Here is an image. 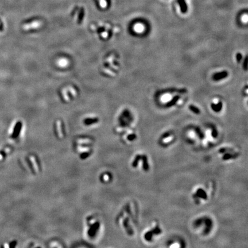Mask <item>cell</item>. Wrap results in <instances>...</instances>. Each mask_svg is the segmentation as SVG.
Segmentation results:
<instances>
[{
    "label": "cell",
    "instance_id": "obj_1",
    "mask_svg": "<svg viewBox=\"0 0 248 248\" xmlns=\"http://www.w3.org/2000/svg\"><path fill=\"white\" fill-rule=\"evenodd\" d=\"M41 25V23L40 21H34L31 23L25 24L23 26V28L24 30H29L31 29L37 28Z\"/></svg>",
    "mask_w": 248,
    "mask_h": 248
},
{
    "label": "cell",
    "instance_id": "obj_2",
    "mask_svg": "<svg viewBox=\"0 0 248 248\" xmlns=\"http://www.w3.org/2000/svg\"><path fill=\"white\" fill-rule=\"evenodd\" d=\"M228 72L226 71H223L218 72V73H216L214 75H213L212 79L215 81L222 80L224 78H226L228 76Z\"/></svg>",
    "mask_w": 248,
    "mask_h": 248
},
{
    "label": "cell",
    "instance_id": "obj_3",
    "mask_svg": "<svg viewBox=\"0 0 248 248\" xmlns=\"http://www.w3.org/2000/svg\"><path fill=\"white\" fill-rule=\"evenodd\" d=\"M22 127V124L21 122H17V124H16L15 128H14V130L13 131V134L12 136V137L13 138H15L19 135V133H20L21 129Z\"/></svg>",
    "mask_w": 248,
    "mask_h": 248
},
{
    "label": "cell",
    "instance_id": "obj_4",
    "mask_svg": "<svg viewBox=\"0 0 248 248\" xmlns=\"http://www.w3.org/2000/svg\"><path fill=\"white\" fill-rule=\"evenodd\" d=\"M204 222L206 224V229H205V234H208L212 228V223L211 220L208 218H204Z\"/></svg>",
    "mask_w": 248,
    "mask_h": 248
},
{
    "label": "cell",
    "instance_id": "obj_5",
    "mask_svg": "<svg viewBox=\"0 0 248 248\" xmlns=\"http://www.w3.org/2000/svg\"><path fill=\"white\" fill-rule=\"evenodd\" d=\"M196 195L200 198H202L205 199V200L207 199V195L206 192L202 188L198 189L197 191L196 192Z\"/></svg>",
    "mask_w": 248,
    "mask_h": 248
},
{
    "label": "cell",
    "instance_id": "obj_6",
    "mask_svg": "<svg viewBox=\"0 0 248 248\" xmlns=\"http://www.w3.org/2000/svg\"><path fill=\"white\" fill-rule=\"evenodd\" d=\"M211 107L215 112H219L222 109V103L221 102H219L217 104L212 103L211 104Z\"/></svg>",
    "mask_w": 248,
    "mask_h": 248
},
{
    "label": "cell",
    "instance_id": "obj_7",
    "mask_svg": "<svg viewBox=\"0 0 248 248\" xmlns=\"http://www.w3.org/2000/svg\"><path fill=\"white\" fill-rule=\"evenodd\" d=\"M180 99V97L179 95H176L170 101H169L166 104V107H171V106H174V105H175L176 103H177V102L178 101V100Z\"/></svg>",
    "mask_w": 248,
    "mask_h": 248
},
{
    "label": "cell",
    "instance_id": "obj_8",
    "mask_svg": "<svg viewBox=\"0 0 248 248\" xmlns=\"http://www.w3.org/2000/svg\"><path fill=\"white\" fill-rule=\"evenodd\" d=\"M238 155V154H231V153H226L223 155L222 159L224 160H227L231 159H235L237 157Z\"/></svg>",
    "mask_w": 248,
    "mask_h": 248
},
{
    "label": "cell",
    "instance_id": "obj_9",
    "mask_svg": "<svg viewBox=\"0 0 248 248\" xmlns=\"http://www.w3.org/2000/svg\"><path fill=\"white\" fill-rule=\"evenodd\" d=\"M143 168L145 171H148L149 169V165L148 163V159L147 156H143Z\"/></svg>",
    "mask_w": 248,
    "mask_h": 248
},
{
    "label": "cell",
    "instance_id": "obj_10",
    "mask_svg": "<svg viewBox=\"0 0 248 248\" xmlns=\"http://www.w3.org/2000/svg\"><path fill=\"white\" fill-rule=\"evenodd\" d=\"M98 227H99V223H96L95 224H94V225L93 226V227L90 229V230L89 231V232H88V233H89V235L91 236H93V235H94V233L96 232V231H97V230L98 229Z\"/></svg>",
    "mask_w": 248,
    "mask_h": 248
},
{
    "label": "cell",
    "instance_id": "obj_11",
    "mask_svg": "<svg viewBox=\"0 0 248 248\" xmlns=\"http://www.w3.org/2000/svg\"><path fill=\"white\" fill-rule=\"evenodd\" d=\"M188 107H189V109H190V110H191L192 112H193V113L195 114H199L200 113V109H199V108H198L197 107H196V106H195L194 105H190Z\"/></svg>",
    "mask_w": 248,
    "mask_h": 248
},
{
    "label": "cell",
    "instance_id": "obj_12",
    "mask_svg": "<svg viewBox=\"0 0 248 248\" xmlns=\"http://www.w3.org/2000/svg\"><path fill=\"white\" fill-rule=\"evenodd\" d=\"M242 67L243 69L245 71L248 70V55H246L244 59H243Z\"/></svg>",
    "mask_w": 248,
    "mask_h": 248
},
{
    "label": "cell",
    "instance_id": "obj_13",
    "mask_svg": "<svg viewBox=\"0 0 248 248\" xmlns=\"http://www.w3.org/2000/svg\"><path fill=\"white\" fill-rule=\"evenodd\" d=\"M153 236V233L152 231H148V232L145 235V238L146 240H147L148 241H150L152 240V238Z\"/></svg>",
    "mask_w": 248,
    "mask_h": 248
},
{
    "label": "cell",
    "instance_id": "obj_14",
    "mask_svg": "<svg viewBox=\"0 0 248 248\" xmlns=\"http://www.w3.org/2000/svg\"><path fill=\"white\" fill-rule=\"evenodd\" d=\"M140 159H141V156H140V155H137V156H136V157L135 160H134L133 163V164H132V165L133 167L135 168L137 166V164H138V161H139V160H140Z\"/></svg>",
    "mask_w": 248,
    "mask_h": 248
},
{
    "label": "cell",
    "instance_id": "obj_15",
    "mask_svg": "<svg viewBox=\"0 0 248 248\" xmlns=\"http://www.w3.org/2000/svg\"><path fill=\"white\" fill-rule=\"evenodd\" d=\"M234 152V150L231 148H221L219 150V153H225V152Z\"/></svg>",
    "mask_w": 248,
    "mask_h": 248
},
{
    "label": "cell",
    "instance_id": "obj_16",
    "mask_svg": "<svg viewBox=\"0 0 248 248\" xmlns=\"http://www.w3.org/2000/svg\"><path fill=\"white\" fill-rule=\"evenodd\" d=\"M152 231L153 234H159L161 233V229L159 228V227L158 226H157L155 229H153L152 230Z\"/></svg>",
    "mask_w": 248,
    "mask_h": 248
},
{
    "label": "cell",
    "instance_id": "obj_17",
    "mask_svg": "<svg viewBox=\"0 0 248 248\" xmlns=\"http://www.w3.org/2000/svg\"><path fill=\"white\" fill-rule=\"evenodd\" d=\"M242 54L240 52L237 53L236 54V59H237V62L238 63H240L242 60Z\"/></svg>",
    "mask_w": 248,
    "mask_h": 248
},
{
    "label": "cell",
    "instance_id": "obj_18",
    "mask_svg": "<svg viewBox=\"0 0 248 248\" xmlns=\"http://www.w3.org/2000/svg\"><path fill=\"white\" fill-rule=\"evenodd\" d=\"M100 2V5H101V7L102 8H105L107 5V4H106V1H105V0H99Z\"/></svg>",
    "mask_w": 248,
    "mask_h": 248
},
{
    "label": "cell",
    "instance_id": "obj_19",
    "mask_svg": "<svg viewBox=\"0 0 248 248\" xmlns=\"http://www.w3.org/2000/svg\"><path fill=\"white\" fill-rule=\"evenodd\" d=\"M212 137H214V138L217 137V136H218V132H217V130L215 129H212Z\"/></svg>",
    "mask_w": 248,
    "mask_h": 248
},
{
    "label": "cell",
    "instance_id": "obj_20",
    "mask_svg": "<svg viewBox=\"0 0 248 248\" xmlns=\"http://www.w3.org/2000/svg\"><path fill=\"white\" fill-rule=\"evenodd\" d=\"M192 196H193V198H194V199H195V200L196 203H197V204H198H198H199V200L198 199V198H199L198 196L196 195V194L193 195Z\"/></svg>",
    "mask_w": 248,
    "mask_h": 248
},
{
    "label": "cell",
    "instance_id": "obj_21",
    "mask_svg": "<svg viewBox=\"0 0 248 248\" xmlns=\"http://www.w3.org/2000/svg\"><path fill=\"white\" fill-rule=\"evenodd\" d=\"M88 153H83V154H82V155H81V158H82V159H85V158H86V157H87V156H88Z\"/></svg>",
    "mask_w": 248,
    "mask_h": 248
},
{
    "label": "cell",
    "instance_id": "obj_22",
    "mask_svg": "<svg viewBox=\"0 0 248 248\" xmlns=\"http://www.w3.org/2000/svg\"><path fill=\"white\" fill-rule=\"evenodd\" d=\"M171 135V133L169 132H167V133H165L164 134V135L163 136V138H167V137L168 136H169Z\"/></svg>",
    "mask_w": 248,
    "mask_h": 248
}]
</instances>
